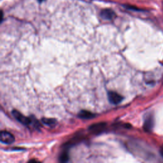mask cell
<instances>
[{
    "instance_id": "6da1fadb",
    "label": "cell",
    "mask_w": 163,
    "mask_h": 163,
    "mask_svg": "<svg viewBox=\"0 0 163 163\" xmlns=\"http://www.w3.org/2000/svg\"><path fill=\"white\" fill-rule=\"evenodd\" d=\"M12 115L13 116L15 119H17L19 122L24 124V126H29L32 124V119L31 118L25 117L22 113L17 110H13Z\"/></svg>"
},
{
    "instance_id": "7a4b0ae2",
    "label": "cell",
    "mask_w": 163,
    "mask_h": 163,
    "mask_svg": "<svg viewBox=\"0 0 163 163\" xmlns=\"http://www.w3.org/2000/svg\"><path fill=\"white\" fill-rule=\"evenodd\" d=\"M154 126V118L152 114L150 113L149 115L146 116L145 119L144 124H143V129L146 131L151 132L153 129Z\"/></svg>"
},
{
    "instance_id": "3957f363",
    "label": "cell",
    "mask_w": 163,
    "mask_h": 163,
    "mask_svg": "<svg viewBox=\"0 0 163 163\" xmlns=\"http://www.w3.org/2000/svg\"><path fill=\"white\" fill-rule=\"evenodd\" d=\"M108 97L109 101L113 105H117L120 103L123 100V97L121 95L114 91L108 92Z\"/></svg>"
},
{
    "instance_id": "277c9868",
    "label": "cell",
    "mask_w": 163,
    "mask_h": 163,
    "mask_svg": "<svg viewBox=\"0 0 163 163\" xmlns=\"http://www.w3.org/2000/svg\"><path fill=\"white\" fill-rule=\"evenodd\" d=\"M0 141L2 143L10 145L14 142L15 138L10 133L3 131L1 133V136H0Z\"/></svg>"
},
{
    "instance_id": "5b68a950",
    "label": "cell",
    "mask_w": 163,
    "mask_h": 163,
    "mask_svg": "<svg viewBox=\"0 0 163 163\" xmlns=\"http://www.w3.org/2000/svg\"><path fill=\"white\" fill-rule=\"evenodd\" d=\"M101 17L106 20H111L116 16V13L110 9H105L101 12Z\"/></svg>"
},
{
    "instance_id": "8992f818",
    "label": "cell",
    "mask_w": 163,
    "mask_h": 163,
    "mask_svg": "<svg viewBox=\"0 0 163 163\" xmlns=\"http://www.w3.org/2000/svg\"><path fill=\"white\" fill-rule=\"evenodd\" d=\"M78 116L83 119H90L95 117V114L87 110H82L79 112Z\"/></svg>"
},
{
    "instance_id": "52a82bcc",
    "label": "cell",
    "mask_w": 163,
    "mask_h": 163,
    "mask_svg": "<svg viewBox=\"0 0 163 163\" xmlns=\"http://www.w3.org/2000/svg\"><path fill=\"white\" fill-rule=\"evenodd\" d=\"M105 124L104 123H99V124H94L91 126H90L89 129L91 130L92 131L97 133V132H99V131H101L103 129L105 128Z\"/></svg>"
},
{
    "instance_id": "ba28073f",
    "label": "cell",
    "mask_w": 163,
    "mask_h": 163,
    "mask_svg": "<svg viewBox=\"0 0 163 163\" xmlns=\"http://www.w3.org/2000/svg\"><path fill=\"white\" fill-rule=\"evenodd\" d=\"M42 122L48 126H50V127H52L53 126H54L56 123V121L54 119H48V118H43L42 119Z\"/></svg>"
},
{
    "instance_id": "9c48e42d",
    "label": "cell",
    "mask_w": 163,
    "mask_h": 163,
    "mask_svg": "<svg viewBox=\"0 0 163 163\" xmlns=\"http://www.w3.org/2000/svg\"><path fill=\"white\" fill-rule=\"evenodd\" d=\"M69 159V156H68V154L67 152H64L62 154H61L60 157H59V160L61 162H67Z\"/></svg>"
},
{
    "instance_id": "30bf717a",
    "label": "cell",
    "mask_w": 163,
    "mask_h": 163,
    "mask_svg": "<svg viewBox=\"0 0 163 163\" xmlns=\"http://www.w3.org/2000/svg\"><path fill=\"white\" fill-rule=\"evenodd\" d=\"M160 152H161V155H162V156L163 157V145L161 146V151H160Z\"/></svg>"
},
{
    "instance_id": "8fae6325",
    "label": "cell",
    "mask_w": 163,
    "mask_h": 163,
    "mask_svg": "<svg viewBox=\"0 0 163 163\" xmlns=\"http://www.w3.org/2000/svg\"><path fill=\"white\" fill-rule=\"evenodd\" d=\"M43 1H44V0H38L39 2H42Z\"/></svg>"
}]
</instances>
